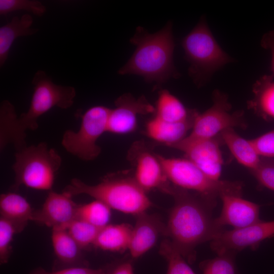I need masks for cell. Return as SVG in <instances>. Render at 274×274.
I'll return each mask as SVG.
<instances>
[{
	"label": "cell",
	"instance_id": "cell-15",
	"mask_svg": "<svg viewBox=\"0 0 274 274\" xmlns=\"http://www.w3.org/2000/svg\"><path fill=\"white\" fill-rule=\"evenodd\" d=\"M222 208L216 223L223 227L228 225L234 229L244 228L261 221L260 206L242 198V195L223 194L220 197Z\"/></svg>",
	"mask_w": 274,
	"mask_h": 274
},
{
	"label": "cell",
	"instance_id": "cell-32",
	"mask_svg": "<svg viewBox=\"0 0 274 274\" xmlns=\"http://www.w3.org/2000/svg\"><path fill=\"white\" fill-rule=\"evenodd\" d=\"M250 140L260 157L274 158V129Z\"/></svg>",
	"mask_w": 274,
	"mask_h": 274
},
{
	"label": "cell",
	"instance_id": "cell-7",
	"mask_svg": "<svg viewBox=\"0 0 274 274\" xmlns=\"http://www.w3.org/2000/svg\"><path fill=\"white\" fill-rule=\"evenodd\" d=\"M157 156L165 177L173 185L217 200L223 194L242 196L243 183L239 181L214 180L186 158Z\"/></svg>",
	"mask_w": 274,
	"mask_h": 274
},
{
	"label": "cell",
	"instance_id": "cell-4",
	"mask_svg": "<svg viewBox=\"0 0 274 274\" xmlns=\"http://www.w3.org/2000/svg\"><path fill=\"white\" fill-rule=\"evenodd\" d=\"M63 192L71 196L86 194L99 200L111 209L137 215L152 203L146 192L134 178L110 174L95 185H89L77 178L71 180Z\"/></svg>",
	"mask_w": 274,
	"mask_h": 274
},
{
	"label": "cell",
	"instance_id": "cell-10",
	"mask_svg": "<svg viewBox=\"0 0 274 274\" xmlns=\"http://www.w3.org/2000/svg\"><path fill=\"white\" fill-rule=\"evenodd\" d=\"M273 236L274 221H261L244 228L223 230L210 242V247L217 255L236 254L248 248L255 250L263 241Z\"/></svg>",
	"mask_w": 274,
	"mask_h": 274
},
{
	"label": "cell",
	"instance_id": "cell-27",
	"mask_svg": "<svg viewBox=\"0 0 274 274\" xmlns=\"http://www.w3.org/2000/svg\"><path fill=\"white\" fill-rule=\"evenodd\" d=\"M100 229L83 220L76 219L70 224L66 230L83 250L93 245Z\"/></svg>",
	"mask_w": 274,
	"mask_h": 274
},
{
	"label": "cell",
	"instance_id": "cell-34",
	"mask_svg": "<svg viewBox=\"0 0 274 274\" xmlns=\"http://www.w3.org/2000/svg\"><path fill=\"white\" fill-rule=\"evenodd\" d=\"M260 45L271 53V71L274 76V29L264 33L261 40Z\"/></svg>",
	"mask_w": 274,
	"mask_h": 274
},
{
	"label": "cell",
	"instance_id": "cell-19",
	"mask_svg": "<svg viewBox=\"0 0 274 274\" xmlns=\"http://www.w3.org/2000/svg\"><path fill=\"white\" fill-rule=\"evenodd\" d=\"M248 108L265 120H274V76L265 75L254 83Z\"/></svg>",
	"mask_w": 274,
	"mask_h": 274
},
{
	"label": "cell",
	"instance_id": "cell-20",
	"mask_svg": "<svg viewBox=\"0 0 274 274\" xmlns=\"http://www.w3.org/2000/svg\"><path fill=\"white\" fill-rule=\"evenodd\" d=\"M219 135L238 163L250 170L257 166L261 157L251 140L242 138L233 128L225 129Z\"/></svg>",
	"mask_w": 274,
	"mask_h": 274
},
{
	"label": "cell",
	"instance_id": "cell-2",
	"mask_svg": "<svg viewBox=\"0 0 274 274\" xmlns=\"http://www.w3.org/2000/svg\"><path fill=\"white\" fill-rule=\"evenodd\" d=\"M33 92L27 112L17 117L14 106L5 100L0 107V149L3 151L9 144L16 150L27 146L26 131L35 130L39 118L52 108H70L76 95L74 87L57 85L45 71H37L32 79Z\"/></svg>",
	"mask_w": 274,
	"mask_h": 274
},
{
	"label": "cell",
	"instance_id": "cell-28",
	"mask_svg": "<svg viewBox=\"0 0 274 274\" xmlns=\"http://www.w3.org/2000/svg\"><path fill=\"white\" fill-rule=\"evenodd\" d=\"M235 253L227 252L200 263L202 274H238L235 264Z\"/></svg>",
	"mask_w": 274,
	"mask_h": 274
},
{
	"label": "cell",
	"instance_id": "cell-6",
	"mask_svg": "<svg viewBox=\"0 0 274 274\" xmlns=\"http://www.w3.org/2000/svg\"><path fill=\"white\" fill-rule=\"evenodd\" d=\"M62 159L57 151L45 142L16 150L12 169L17 190L21 185L42 191L52 190Z\"/></svg>",
	"mask_w": 274,
	"mask_h": 274
},
{
	"label": "cell",
	"instance_id": "cell-25",
	"mask_svg": "<svg viewBox=\"0 0 274 274\" xmlns=\"http://www.w3.org/2000/svg\"><path fill=\"white\" fill-rule=\"evenodd\" d=\"M111 209L104 202L95 199L88 203L78 204L77 219L101 228L108 224Z\"/></svg>",
	"mask_w": 274,
	"mask_h": 274
},
{
	"label": "cell",
	"instance_id": "cell-16",
	"mask_svg": "<svg viewBox=\"0 0 274 274\" xmlns=\"http://www.w3.org/2000/svg\"><path fill=\"white\" fill-rule=\"evenodd\" d=\"M136 216L128 247L131 256L137 258L155 244L161 234L165 235L166 226L157 216L144 212Z\"/></svg>",
	"mask_w": 274,
	"mask_h": 274
},
{
	"label": "cell",
	"instance_id": "cell-3",
	"mask_svg": "<svg viewBox=\"0 0 274 274\" xmlns=\"http://www.w3.org/2000/svg\"><path fill=\"white\" fill-rule=\"evenodd\" d=\"M130 42L135 49L118 71L120 75H139L156 85L179 76L173 61L175 42L172 22L153 33L138 27Z\"/></svg>",
	"mask_w": 274,
	"mask_h": 274
},
{
	"label": "cell",
	"instance_id": "cell-12",
	"mask_svg": "<svg viewBox=\"0 0 274 274\" xmlns=\"http://www.w3.org/2000/svg\"><path fill=\"white\" fill-rule=\"evenodd\" d=\"M115 106L110 110L107 132L117 134L133 132L137 128L139 115L155 111V107L145 96L135 98L129 93L119 96L115 101Z\"/></svg>",
	"mask_w": 274,
	"mask_h": 274
},
{
	"label": "cell",
	"instance_id": "cell-23",
	"mask_svg": "<svg viewBox=\"0 0 274 274\" xmlns=\"http://www.w3.org/2000/svg\"><path fill=\"white\" fill-rule=\"evenodd\" d=\"M155 108V117L170 122L187 119L194 110L186 108L177 97L165 89L159 92Z\"/></svg>",
	"mask_w": 274,
	"mask_h": 274
},
{
	"label": "cell",
	"instance_id": "cell-1",
	"mask_svg": "<svg viewBox=\"0 0 274 274\" xmlns=\"http://www.w3.org/2000/svg\"><path fill=\"white\" fill-rule=\"evenodd\" d=\"M174 199L169 214L165 235L189 263L195 260V248L212 241L224 230L212 216L217 200L191 193L174 185L163 190Z\"/></svg>",
	"mask_w": 274,
	"mask_h": 274
},
{
	"label": "cell",
	"instance_id": "cell-35",
	"mask_svg": "<svg viewBox=\"0 0 274 274\" xmlns=\"http://www.w3.org/2000/svg\"><path fill=\"white\" fill-rule=\"evenodd\" d=\"M108 274H134L132 263L130 261H125L109 267Z\"/></svg>",
	"mask_w": 274,
	"mask_h": 274
},
{
	"label": "cell",
	"instance_id": "cell-14",
	"mask_svg": "<svg viewBox=\"0 0 274 274\" xmlns=\"http://www.w3.org/2000/svg\"><path fill=\"white\" fill-rule=\"evenodd\" d=\"M129 157L135 166L134 179L146 192L155 188L162 190L168 184L157 154L141 142L134 144Z\"/></svg>",
	"mask_w": 274,
	"mask_h": 274
},
{
	"label": "cell",
	"instance_id": "cell-13",
	"mask_svg": "<svg viewBox=\"0 0 274 274\" xmlns=\"http://www.w3.org/2000/svg\"><path fill=\"white\" fill-rule=\"evenodd\" d=\"M72 196L62 192H49L42 207L33 211L31 221L52 229H66L77 219L78 204Z\"/></svg>",
	"mask_w": 274,
	"mask_h": 274
},
{
	"label": "cell",
	"instance_id": "cell-9",
	"mask_svg": "<svg viewBox=\"0 0 274 274\" xmlns=\"http://www.w3.org/2000/svg\"><path fill=\"white\" fill-rule=\"evenodd\" d=\"M212 99V106L202 113H198L190 133L179 143H189L214 138L229 128H246L244 112H230L231 106L227 94L215 90Z\"/></svg>",
	"mask_w": 274,
	"mask_h": 274
},
{
	"label": "cell",
	"instance_id": "cell-29",
	"mask_svg": "<svg viewBox=\"0 0 274 274\" xmlns=\"http://www.w3.org/2000/svg\"><path fill=\"white\" fill-rule=\"evenodd\" d=\"M24 10L41 16L46 8L40 2L36 0H0V14L7 15L14 11Z\"/></svg>",
	"mask_w": 274,
	"mask_h": 274
},
{
	"label": "cell",
	"instance_id": "cell-30",
	"mask_svg": "<svg viewBox=\"0 0 274 274\" xmlns=\"http://www.w3.org/2000/svg\"><path fill=\"white\" fill-rule=\"evenodd\" d=\"M17 233L14 225L8 220L0 217V263H7L12 252L13 236Z\"/></svg>",
	"mask_w": 274,
	"mask_h": 274
},
{
	"label": "cell",
	"instance_id": "cell-21",
	"mask_svg": "<svg viewBox=\"0 0 274 274\" xmlns=\"http://www.w3.org/2000/svg\"><path fill=\"white\" fill-rule=\"evenodd\" d=\"M33 18L29 14L21 17H14L11 20L0 27V66L6 61L12 45L20 37L36 33L38 29L31 28Z\"/></svg>",
	"mask_w": 274,
	"mask_h": 274
},
{
	"label": "cell",
	"instance_id": "cell-8",
	"mask_svg": "<svg viewBox=\"0 0 274 274\" xmlns=\"http://www.w3.org/2000/svg\"><path fill=\"white\" fill-rule=\"evenodd\" d=\"M110 110L104 106H95L86 110L81 115L79 130L75 131L67 129L63 133L61 145L64 149L83 161L96 159L101 153V148L97 141L107 132Z\"/></svg>",
	"mask_w": 274,
	"mask_h": 274
},
{
	"label": "cell",
	"instance_id": "cell-22",
	"mask_svg": "<svg viewBox=\"0 0 274 274\" xmlns=\"http://www.w3.org/2000/svg\"><path fill=\"white\" fill-rule=\"evenodd\" d=\"M132 230L128 224H108L100 229L93 246L104 251H123L128 249Z\"/></svg>",
	"mask_w": 274,
	"mask_h": 274
},
{
	"label": "cell",
	"instance_id": "cell-24",
	"mask_svg": "<svg viewBox=\"0 0 274 274\" xmlns=\"http://www.w3.org/2000/svg\"><path fill=\"white\" fill-rule=\"evenodd\" d=\"M51 241L56 256L63 263L75 265L82 261V250L66 229H52Z\"/></svg>",
	"mask_w": 274,
	"mask_h": 274
},
{
	"label": "cell",
	"instance_id": "cell-31",
	"mask_svg": "<svg viewBox=\"0 0 274 274\" xmlns=\"http://www.w3.org/2000/svg\"><path fill=\"white\" fill-rule=\"evenodd\" d=\"M259 183L274 191V158L261 157L257 166L250 170Z\"/></svg>",
	"mask_w": 274,
	"mask_h": 274
},
{
	"label": "cell",
	"instance_id": "cell-17",
	"mask_svg": "<svg viewBox=\"0 0 274 274\" xmlns=\"http://www.w3.org/2000/svg\"><path fill=\"white\" fill-rule=\"evenodd\" d=\"M198 113L194 109L187 119L177 122H167L154 117L147 123L146 133L151 139L171 147L188 135Z\"/></svg>",
	"mask_w": 274,
	"mask_h": 274
},
{
	"label": "cell",
	"instance_id": "cell-33",
	"mask_svg": "<svg viewBox=\"0 0 274 274\" xmlns=\"http://www.w3.org/2000/svg\"><path fill=\"white\" fill-rule=\"evenodd\" d=\"M109 268L93 269L85 266H74L56 271H49L42 267L37 268L29 274H108Z\"/></svg>",
	"mask_w": 274,
	"mask_h": 274
},
{
	"label": "cell",
	"instance_id": "cell-18",
	"mask_svg": "<svg viewBox=\"0 0 274 274\" xmlns=\"http://www.w3.org/2000/svg\"><path fill=\"white\" fill-rule=\"evenodd\" d=\"M33 211L28 201L20 194L11 192L1 194L0 217L11 222L17 233L31 221Z\"/></svg>",
	"mask_w": 274,
	"mask_h": 274
},
{
	"label": "cell",
	"instance_id": "cell-26",
	"mask_svg": "<svg viewBox=\"0 0 274 274\" xmlns=\"http://www.w3.org/2000/svg\"><path fill=\"white\" fill-rule=\"evenodd\" d=\"M159 252L167 261L166 274H196L169 239L162 242Z\"/></svg>",
	"mask_w": 274,
	"mask_h": 274
},
{
	"label": "cell",
	"instance_id": "cell-11",
	"mask_svg": "<svg viewBox=\"0 0 274 274\" xmlns=\"http://www.w3.org/2000/svg\"><path fill=\"white\" fill-rule=\"evenodd\" d=\"M222 141L218 135L189 143H178L171 147L183 152L185 158L195 164L208 177L219 180L223 165L220 149Z\"/></svg>",
	"mask_w": 274,
	"mask_h": 274
},
{
	"label": "cell",
	"instance_id": "cell-5",
	"mask_svg": "<svg viewBox=\"0 0 274 274\" xmlns=\"http://www.w3.org/2000/svg\"><path fill=\"white\" fill-rule=\"evenodd\" d=\"M182 46L190 63L189 74L198 86L206 84L225 65L234 61L218 44L204 17L183 38Z\"/></svg>",
	"mask_w": 274,
	"mask_h": 274
}]
</instances>
